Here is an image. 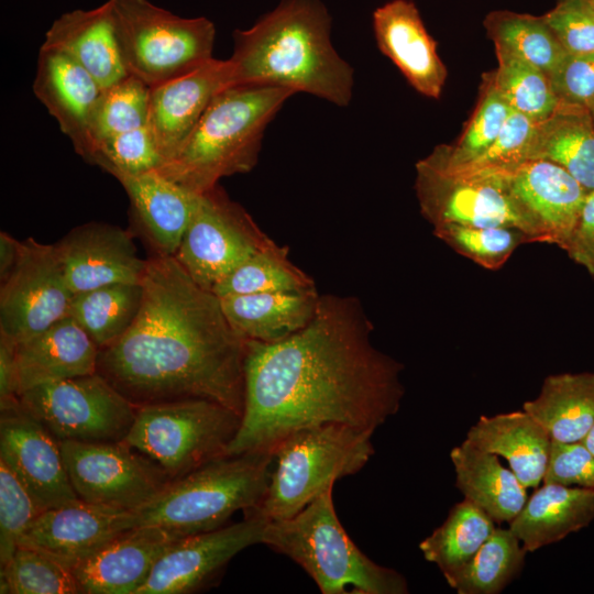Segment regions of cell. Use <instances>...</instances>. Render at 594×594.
I'll use <instances>...</instances> for the list:
<instances>
[{
    "label": "cell",
    "instance_id": "cell-1",
    "mask_svg": "<svg viewBox=\"0 0 594 594\" xmlns=\"http://www.w3.org/2000/svg\"><path fill=\"white\" fill-rule=\"evenodd\" d=\"M372 332L356 297L324 294L295 334L248 340L244 409L228 454L273 453L292 432L322 424L375 431L396 415L404 365L375 348Z\"/></svg>",
    "mask_w": 594,
    "mask_h": 594
},
{
    "label": "cell",
    "instance_id": "cell-2",
    "mask_svg": "<svg viewBox=\"0 0 594 594\" xmlns=\"http://www.w3.org/2000/svg\"><path fill=\"white\" fill-rule=\"evenodd\" d=\"M141 309L131 328L100 349L97 373L134 406L202 398L240 416L248 340L221 299L175 256H150Z\"/></svg>",
    "mask_w": 594,
    "mask_h": 594
},
{
    "label": "cell",
    "instance_id": "cell-3",
    "mask_svg": "<svg viewBox=\"0 0 594 594\" xmlns=\"http://www.w3.org/2000/svg\"><path fill=\"white\" fill-rule=\"evenodd\" d=\"M232 37L231 86H278L350 103L353 68L332 45L331 16L320 0H282Z\"/></svg>",
    "mask_w": 594,
    "mask_h": 594
},
{
    "label": "cell",
    "instance_id": "cell-4",
    "mask_svg": "<svg viewBox=\"0 0 594 594\" xmlns=\"http://www.w3.org/2000/svg\"><path fill=\"white\" fill-rule=\"evenodd\" d=\"M296 92L270 85H234L210 101L195 130L170 161L156 172L202 194L223 177L245 174L258 161L266 127Z\"/></svg>",
    "mask_w": 594,
    "mask_h": 594
},
{
    "label": "cell",
    "instance_id": "cell-5",
    "mask_svg": "<svg viewBox=\"0 0 594 594\" xmlns=\"http://www.w3.org/2000/svg\"><path fill=\"white\" fill-rule=\"evenodd\" d=\"M332 488L293 517L267 521L261 543L300 565L322 594H407L405 576L371 560L345 532Z\"/></svg>",
    "mask_w": 594,
    "mask_h": 594
},
{
    "label": "cell",
    "instance_id": "cell-6",
    "mask_svg": "<svg viewBox=\"0 0 594 594\" xmlns=\"http://www.w3.org/2000/svg\"><path fill=\"white\" fill-rule=\"evenodd\" d=\"M274 454L227 455L173 480L152 502L133 510L134 527L155 525L182 537L226 526L238 510L256 507L271 479Z\"/></svg>",
    "mask_w": 594,
    "mask_h": 594
},
{
    "label": "cell",
    "instance_id": "cell-7",
    "mask_svg": "<svg viewBox=\"0 0 594 594\" xmlns=\"http://www.w3.org/2000/svg\"><path fill=\"white\" fill-rule=\"evenodd\" d=\"M375 431L345 424L300 428L274 449L272 474L260 504L244 515L266 521L290 518L337 480L360 472L375 450Z\"/></svg>",
    "mask_w": 594,
    "mask_h": 594
},
{
    "label": "cell",
    "instance_id": "cell-8",
    "mask_svg": "<svg viewBox=\"0 0 594 594\" xmlns=\"http://www.w3.org/2000/svg\"><path fill=\"white\" fill-rule=\"evenodd\" d=\"M123 65L147 86L179 77L213 58L216 26L183 18L150 0H110Z\"/></svg>",
    "mask_w": 594,
    "mask_h": 594
},
{
    "label": "cell",
    "instance_id": "cell-9",
    "mask_svg": "<svg viewBox=\"0 0 594 594\" xmlns=\"http://www.w3.org/2000/svg\"><path fill=\"white\" fill-rule=\"evenodd\" d=\"M242 416L212 400L179 399L136 407L123 440L173 480L227 457Z\"/></svg>",
    "mask_w": 594,
    "mask_h": 594
},
{
    "label": "cell",
    "instance_id": "cell-10",
    "mask_svg": "<svg viewBox=\"0 0 594 594\" xmlns=\"http://www.w3.org/2000/svg\"><path fill=\"white\" fill-rule=\"evenodd\" d=\"M19 399L58 441H123L136 415V406L97 372L34 386Z\"/></svg>",
    "mask_w": 594,
    "mask_h": 594
},
{
    "label": "cell",
    "instance_id": "cell-11",
    "mask_svg": "<svg viewBox=\"0 0 594 594\" xmlns=\"http://www.w3.org/2000/svg\"><path fill=\"white\" fill-rule=\"evenodd\" d=\"M271 240L250 213L217 185L200 194L175 258L199 286L213 293Z\"/></svg>",
    "mask_w": 594,
    "mask_h": 594
},
{
    "label": "cell",
    "instance_id": "cell-12",
    "mask_svg": "<svg viewBox=\"0 0 594 594\" xmlns=\"http://www.w3.org/2000/svg\"><path fill=\"white\" fill-rule=\"evenodd\" d=\"M59 444L70 484L84 502L133 512L172 482L160 465L124 441Z\"/></svg>",
    "mask_w": 594,
    "mask_h": 594
},
{
    "label": "cell",
    "instance_id": "cell-13",
    "mask_svg": "<svg viewBox=\"0 0 594 594\" xmlns=\"http://www.w3.org/2000/svg\"><path fill=\"white\" fill-rule=\"evenodd\" d=\"M74 293L54 244L22 241L20 260L0 288V333L14 343L69 316Z\"/></svg>",
    "mask_w": 594,
    "mask_h": 594
},
{
    "label": "cell",
    "instance_id": "cell-14",
    "mask_svg": "<svg viewBox=\"0 0 594 594\" xmlns=\"http://www.w3.org/2000/svg\"><path fill=\"white\" fill-rule=\"evenodd\" d=\"M509 198L529 243L565 248L587 195L564 168L546 160H529L503 172Z\"/></svg>",
    "mask_w": 594,
    "mask_h": 594
},
{
    "label": "cell",
    "instance_id": "cell-15",
    "mask_svg": "<svg viewBox=\"0 0 594 594\" xmlns=\"http://www.w3.org/2000/svg\"><path fill=\"white\" fill-rule=\"evenodd\" d=\"M415 189L420 212L433 228L508 226L520 230L504 179L497 172L451 173L422 158L416 164Z\"/></svg>",
    "mask_w": 594,
    "mask_h": 594
},
{
    "label": "cell",
    "instance_id": "cell-16",
    "mask_svg": "<svg viewBox=\"0 0 594 594\" xmlns=\"http://www.w3.org/2000/svg\"><path fill=\"white\" fill-rule=\"evenodd\" d=\"M0 459L42 510L79 499L59 441L21 405L19 397L0 402Z\"/></svg>",
    "mask_w": 594,
    "mask_h": 594
},
{
    "label": "cell",
    "instance_id": "cell-17",
    "mask_svg": "<svg viewBox=\"0 0 594 594\" xmlns=\"http://www.w3.org/2000/svg\"><path fill=\"white\" fill-rule=\"evenodd\" d=\"M266 520H243L178 539L156 562L138 594H185L215 581L243 549L261 543Z\"/></svg>",
    "mask_w": 594,
    "mask_h": 594
},
{
    "label": "cell",
    "instance_id": "cell-18",
    "mask_svg": "<svg viewBox=\"0 0 594 594\" xmlns=\"http://www.w3.org/2000/svg\"><path fill=\"white\" fill-rule=\"evenodd\" d=\"M74 294L114 283L142 284L147 260L138 254L133 233L107 222L73 228L54 243Z\"/></svg>",
    "mask_w": 594,
    "mask_h": 594
},
{
    "label": "cell",
    "instance_id": "cell-19",
    "mask_svg": "<svg viewBox=\"0 0 594 594\" xmlns=\"http://www.w3.org/2000/svg\"><path fill=\"white\" fill-rule=\"evenodd\" d=\"M132 528V512L78 499L43 510L24 531L19 544L34 548L73 569Z\"/></svg>",
    "mask_w": 594,
    "mask_h": 594
},
{
    "label": "cell",
    "instance_id": "cell-20",
    "mask_svg": "<svg viewBox=\"0 0 594 594\" xmlns=\"http://www.w3.org/2000/svg\"><path fill=\"white\" fill-rule=\"evenodd\" d=\"M229 86L228 59L213 57L179 77L151 88L147 127L164 164L179 153L212 98Z\"/></svg>",
    "mask_w": 594,
    "mask_h": 594
},
{
    "label": "cell",
    "instance_id": "cell-21",
    "mask_svg": "<svg viewBox=\"0 0 594 594\" xmlns=\"http://www.w3.org/2000/svg\"><path fill=\"white\" fill-rule=\"evenodd\" d=\"M180 538L161 526L134 527L72 570L84 594H138L158 559Z\"/></svg>",
    "mask_w": 594,
    "mask_h": 594
},
{
    "label": "cell",
    "instance_id": "cell-22",
    "mask_svg": "<svg viewBox=\"0 0 594 594\" xmlns=\"http://www.w3.org/2000/svg\"><path fill=\"white\" fill-rule=\"evenodd\" d=\"M130 201L129 229L151 255L175 256L197 208L200 194L150 172L119 180Z\"/></svg>",
    "mask_w": 594,
    "mask_h": 594
},
{
    "label": "cell",
    "instance_id": "cell-23",
    "mask_svg": "<svg viewBox=\"0 0 594 594\" xmlns=\"http://www.w3.org/2000/svg\"><path fill=\"white\" fill-rule=\"evenodd\" d=\"M373 29L380 51L409 85L428 98H440L448 72L415 3L392 0L378 7L373 12Z\"/></svg>",
    "mask_w": 594,
    "mask_h": 594
},
{
    "label": "cell",
    "instance_id": "cell-24",
    "mask_svg": "<svg viewBox=\"0 0 594 594\" xmlns=\"http://www.w3.org/2000/svg\"><path fill=\"white\" fill-rule=\"evenodd\" d=\"M33 92L82 160L90 151V118L102 91L94 77L63 52L41 45Z\"/></svg>",
    "mask_w": 594,
    "mask_h": 594
},
{
    "label": "cell",
    "instance_id": "cell-25",
    "mask_svg": "<svg viewBox=\"0 0 594 594\" xmlns=\"http://www.w3.org/2000/svg\"><path fill=\"white\" fill-rule=\"evenodd\" d=\"M99 351L70 316L16 343L19 396L41 384L96 373Z\"/></svg>",
    "mask_w": 594,
    "mask_h": 594
},
{
    "label": "cell",
    "instance_id": "cell-26",
    "mask_svg": "<svg viewBox=\"0 0 594 594\" xmlns=\"http://www.w3.org/2000/svg\"><path fill=\"white\" fill-rule=\"evenodd\" d=\"M42 45L69 56L102 90L129 75L120 55L110 0L95 9L63 13L46 31Z\"/></svg>",
    "mask_w": 594,
    "mask_h": 594
},
{
    "label": "cell",
    "instance_id": "cell-27",
    "mask_svg": "<svg viewBox=\"0 0 594 594\" xmlns=\"http://www.w3.org/2000/svg\"><path fill=\"white\" fill-rule=\"evenodd\" d=\"M465 440L474 447L506 459L509 469L526 487L542 484L552 440L527 411L481 416Z\"/></svg>",
    "mask_w": 594,
    "mask_h": 594
},
{
    "label": "cell",
    "instance_id": "cell-28",
    "mask_svg": "<svg viewBox=\"0 0 594 594\" xmlns=\"http://www.w3.org/2000/svg\"><path fill=\"white\" fill-rule=\"evenodd\" d=\"M594 520V490L558 483L537 486L509 529L527 552L556 543Z\"/></svg>",
    "mask_w": 594,
    "mask_h": 594
},
{
    "label": "cell",
    "instance_id": "cell-29",
    "mask_svg": "<svg viewBox=\"0 0 594 594\" xmlns=\"http://www.w3.org/2000/svg\"><path fill=\"white\" fill-rule=\"evenodd\" d=\"M319 298L320 294L314 287L233 295L220 299L228 320L242 337L273 343L305 328L315 316Z\"/></svg>",
    "mask_w": 594,
    "mask_h": 594
},
{
    "label": "cell",
    "instance_id": "cell-30",
    "mask_svg": "<svg viewBox=\"0 0 594 594\" xmlns=\"http://www.w3.org/2000/svg\"><path fill=\"white\" fill-rule=\"evenodd\" d=\"M450 459L455 487L463 497L496 524L510 522L527 501V488L515 473L505 468L498 455L481 450L469 441L454 447Z\"/></svg>",
    "mask_w": 594,
    "mask_h": 594
},
{
    "label": "cell",
    "instance_id": "cell-31",
    "mask_svg": "<svg viewBox=\"0 0 594 594\" xmlns=\"http://www.w3.org/2000/svg\"><path fill=\"white\" fill-rule=\"evenodd\" d=\"M546 160L564 168L588 193L594 190V120L587 108L560 103L537 121L528 160Z\"/></svg>",
    "mask_w": 594,
    "mask_h": 594
},
{
    "label": "cell",
    "instance_id": "cell-32",
    "mask_svg": "<svg viewBox=\"0 0 594 594\" xmlns=\"http://www.w3.org/2000/svg\"><path fill=\"white\" fill-rule=\"evenodd\" d=\"M552 441L581 442L594 425V373L547 376L539 395L522 404Z\"/></svg>",
    "mask_w": 594,
    "mask_h": 594
},
{
    "label": "cell",
    "instance_id": "cell-33",
    "mask_svg": "<svg viewBox=\"0 0 594 594\" xmlns=\"http://www.w3.org/2000/svg\"><path fill=\"white\" fill-rule=\"evenodd\" d=\"M143 299L142 284L114 283L74 294L69 316L103 349L133 324Z\"/></svg>",
    "mask_w": 594,
    "mask_h": 594
},
{
    "label": "cell",
    "instance_id": "cell-34",
    "mask_svg": "<svg viewBox=\"0 0 594 594\" xmlns=\"http://www.w3.org/2000/svg\"><path fill=\"white\" fill-rule=\"evenodd\" d=\"M495 521L468 499L457 503L446 520L420 543L424 558L443 576L466 565L496 528Z\"/></svg>",
    "mask_w": 594,
    "mask_h": 594
},
{
    "label": "cell",
    "instance_id": "cell-35",
    "mask_svg": "<svg viewBox=\"0 0 594 594\" xmlns=\"http://www.w3.org/2000/svg\"><path fill=\"white\" fill-rule=\"evenodd\" d=\"M527 553L509 527H496L473 559L444 579L458 594H499L518 578Z\"/></svg>",
    "mask_w": 594,
    "mask_h": 594
},
{
    "label": "cell",
    "instance_id": "cell-36",
    "mask_svg": "<svg viewBox=\"0 0 594 594\" xmlns=\"http://www.w3.org/2000/svg\"><path fill=\"white\" fill-rule=\"evenodd\" d=\"M512 108L498 91L493 74H484L480 98L462 134L452 145H439L424 160L430 165L453 170L480 156L497 138Z\"/></svg>",
    "mask_w": 594,
    "mask_h": 594
},
{
    "label": "cell",
    "instance_id": "cell-37",
    "mask_svg": "<svg viewBox=\"0 0 594 594\" xmlns=\"http://www.w3.org/2000/svg\"><path fill=\"white\" fill-rule=\"evenodd\" d=\"M483 24L495 47L519 56L547 75L566 54L542 16L493 11L487 14Z\"/></svg>",
    "mask_w": 594,
    "mask_h": 594
},
{
    "label": "cell",
    "instance_id": "cell-38",
    "mask_svg": "<svg viewBox=\"0 0 594 594\" xmlns=\"http://www.w3.org/2000/svg\"><path fill=\"white\" fill-rule=\"evenodd\" d=\"M316 287L314 279L289 258L286 245L271 240L249 257L213 293L220 297L264 292L301 290Z\"/></svg>",
    "mask_w": 594,
    "mask_h": 594
},
{
    "label": "cell",
    "instance_id": "cell-39",
    "mask_svg": "<svg viewBox=\"0 0 594 594\" xmlns=\"http://www.w3.org/2000/svg\"><path fill=\"white\" fill-rule=\"evenodd\" d=\"M493 70L494 82L509 107L536 121L550 117L560 106L548 75L529 62L501 47Z\"/></svg>",
    "mask_w": 594,
    "mask_h": 594
},
{
    "label": "cell",
    "instance_id": "cell-40",
    "mask_svg": "<svg viewBox=\"0 0 594 594\" xmlns=\"http://www.w3.org/2000/svg\"><path fill=\"white\" fill-rule=\"evenodd\" d=\"M150 92L151 87L132 75L100 92L90 118L89 155L99 141L147 125Z\"/></svg>",
    "mask_w": 594,
    "mask_h": 594
},
{
    "label": "cell",
    "instance_id": "cell-41",
    "mask_svg": "<svg viewBox=\"0 0 594 594\" xmlns=\"http://www.w3.org/2000/svg\"><path fill=\"white\" fill-rule=\"evenodd\" d=\"M2 594H79L82 593L73 570L31 547L19 544L1 565Z\"/></svg>",
    "mask_w": 594,
    "mask_h": 594
},
{
    "label": "cell",
    "instance_id": "cell-42",
    "mask_svg": "<svg viewBox=\"0 0 594 594\" xmlns=\"http://www.w3.org/2000/svg\"><path fill=\"white\" fill-rule=\"evenodd\" d=\"M433 234L457 253L487 270L501 268L514 251L529 243L526 234L515 227H474L443 224Z\"/></svg>",
    "mask_w": 594,
    "mask_h": 594
},
{
    "label": "cell",
    "instance_id": "cell-43",
    "mask_svg": "<svg viewBox=\"0 0 594 594\" xmlns=\"http://www.w3.org/2000/svg\"><path fill=\"white\" fill-rule=\"evenodd\" d=\"M88 163L99 166L118 182L157 170L163 164L155 140L147 125L116 134L96 143Z\"/></svg>",
    "mask_w": 594,
    "mask_h": 594
},
{
    "label": "cell",
    "instance_id": "cell-44",
    "mask_svg": "<svg viewBox=\"0 0 594 594\" xmlns=\"http://www.w3.org/2000/svg\"><path fill=\"white\" fill-rule=\"evenodd\" d=\"M15 473L0 459V562L12 557L31 522L42 513Z\"/></svg>",
    "mask_w": 594,
    "mask_h": 594
},
{
    "label": "cell",
    "instance_id": "cell-45",
    "mask_svg": "<svg viewBox=\"0 0 594 594\" xmlns=\"http://www.w3.org/2000/svg\"><path fill=\"white\" fill-rule=\"evenodd\" d=\"M536 123V120L512 109L497 138L480 156L460 168L446 172H503L520 165L528 160Z\"/></svg>",
    "mask_w": 594,
    "mask_h": 594
},
{
    "label": "cell",
    "instance_id": "cell-46",
    "mask_svg": "<svg viewBox=\"0 0 594 594\" xmlns=\"http://www.w3.org/2000/svg\"><path fill=\"white\" fill-rule=\"evenodd\" d=\"M542 18L568 53H594V9L588 0H560Z\"/></svg>",
    "mask_w": 594,
    "mask_h": 594
},
{
    "label": "cell",
    "instance_id": "cell-47",
    "mask_svg": "<svg viewBox=\"0 0 594 594\" xmlns=\"http://www.w3.org/2000/svg\"><path fill=\"white\" fill-rule=\"evenodd\" d=\"M560 103L590 109L594 101V53H568L548 75Z\"/></svg>",
    "mask_w": 594,
    "mask_h": 594
},
{
    "label": "cell",
    "instance_id": "cell-48",
    "mask_svg": "<svg viewBox=\"0 0 594 594\" xmlns=\"http://www.w3.org/2000/svg\"><path fill=\"white\" fill-rule=\"evenodd\" d=\"M542 483L594 490V453L582 441H552Z\"/></svg>",
    "mask_w": 594,
    "mask_h": 594
},
{
    "label": "cell",
    "instance_id": "cell-49",
    "mask_svg": "<svg viewBox=\"0 0 594 594\" xmlns=\"http://www.w3.org/2000/svg\"><path fill=\"white\" fill-rule=\"evenodd\" d=\"M563 250L594 275V190L587 193L578 223Z\"/></svg>",
    "mask_w": 594,
    "mask_h": 594
},
{
    "label": "cell",
    "instance_id": "cell-50",
    "mask_svg": "<svg viewBox=\"0 0 594 594\" xmlns=\"http://www.w3.org/2000/svg\"><path fill=\"white\" fill-rule=\"evenodd\" d=\"M16 343L0 333V402L19 397Z\"/></svg>",
    "mask_w": 594,
    "mask_h": 594
},
{
    "label": "cell",
    "instance_id": "cell-51",
    "mask_svg": "<svg viewBox=\"0 0 594 594\" xmlns=\"http://www.w3.org/2000/svg\"><path fill=\"white\" fill-rule=\"evenodd\" d=\"M22 242L7 232L0 233V282L4 283L14 271L21 255Z\"/></svg>",
    "mask_w": 594,
    "mask_h": 594
},
{
    "label": "cell",
    "instance_id": "cell-52",
    "mask_svg": "<svg viewBox=\"0 0 594 594\" xmlns=\"http://www.w3.org/2000/svg\"><path fill=\"white\" fill-rule=\"evenodd\" d=\"M582 442L594 453V425Z\"/></svg>",
    "mask_w": 594,
    "mask_h": 594
},
{
    "label": "cell",
    "instance_id": "cell-53",
    "mask_svg": "<svg viewBox=\"0 0 594 594\" xmlns=\"http://www.w3.org/2000/svg\"><path fill=\"white\" fill-rule=\"evenodd\" d=\"M588 110H590V112H591V114H592V117H593V120H594V101H593L592 105L590 106V109H588Z\"/></svg>",
    "mask_w": 594,
    "mask_h": 594
},
{
    "label": "cell",
    "instance_id": "cell-54",
    "mask_svg": "<svg viewBox=\"0 0 594 594\" xmlns=\"http://www.w3.org/2000/svg\"><path fill=\"white\" fill-rule=\"evenodd\" d=\"M588 2L591 3L592 8L594 9V0H588Z\"/></svg>",
    "mask_w": 594,
    "mask_h": 594
}]
</instances>
